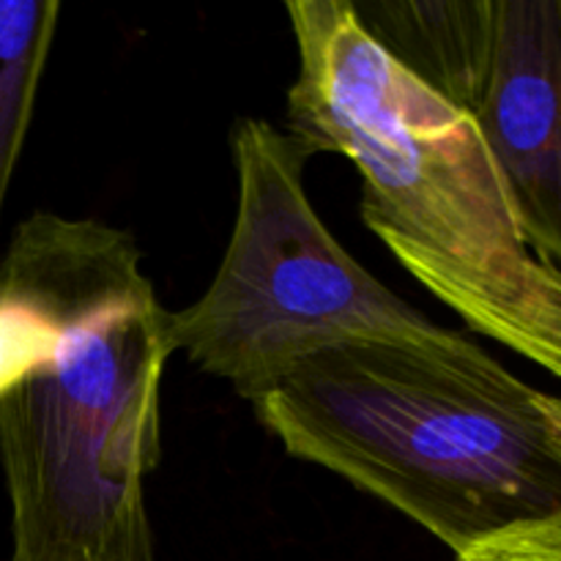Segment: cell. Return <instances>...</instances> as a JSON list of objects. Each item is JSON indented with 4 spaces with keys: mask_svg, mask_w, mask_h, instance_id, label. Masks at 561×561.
I'll list each match as a JSON object with an SVG mask.
<instances>
[{
    "mask_svg": "<svg viewBox=\"0 0 561 561\" xmlns=\"http://www.w3.org/2000/svg\"><path fill=\"white\" fill-rule=\"evenodd\" d=\"M170 310L135 236L36 211L0 252L5 561H153Z\"/></svg>",
    "mask_w": 561,
    "mask_h": 561,
    "instance_id": "6da1fadb",
    "label": "cell"
},
{
    "mask_svg": "<svg viewBox=\"0 0 561 561\" xmlns=\"http://www.w3.org/2000/svg\"><path fill=\"white\" fill-rule=\"evenodd\" d=\"M288 135L340 153L362 219L466 327L561 381V274L526 244L474 115L383 53L351 0H290Z\"/></svg>",
    "mask_w": 561,
    "mask_h": 561,
    "instance_id": "7a4b0ae2",
    "label": "cell"
},
{
    "mask_svg": "<svg viewBox=\"0 0 561 561\" xmlns=\"http://www.w3.org/2000/svg\"><path fill=\"white\" fill-rule=\"evenodd\" d=\"M252 405L285 453L381 499L455 557L561 518V398L466 334L340 345Z\"/></svg>",
    "mask_w": 561,
    "mask_h": 561,
    "instance_id": "3957f363",
    "label": "cell"
},
{
    "mask_svg": "<svg viewBox=\"0 0 561 561\" xmlns=\"http://www.w3.org/2000/svg\"><path fill=\"white\" fill-rule=\"evenodd\" d=\"M239 206L201 299L170 312L173 351L239 398L261 400L299 365L348 343L442 345L444 329L373 277L312 206L310 153L266 118L230 129Z\"/></svg>",
    "mask_w": 561,
    "mask_h": 561,
    "instance_id": "277c9868",
    "label": "cell"
},
{
    "mask_svg": "<svg viewBox=\"0 0 561 561\" xmlns=\"http://www.w3.org/2000/svg\"><path fill=\"white\" fill-rule=\"evenodd\" d=\"M474 121L526 244L561 274V0H493Z\"/></svg>",
    "mask_w": 561,
    "mask_h": 561,
    "instance_id": "5b68a950",
    "label": "cell"
},
{
    "mask_svg": "<svg viewBox=\"0 0 561 561\" xmlns=\"http://www.w3.org/2000/svg\"><path fill=\"white\" fill-rule=\"evenodd\" d=\"M362 27L409 75L474 113L493 49V0H351Z\"/></svg>",
    "mask_w": 561,
    "mask_h": 561,
    "instance_id": "8992f818",
    "label": "cell"
},
{
    "mask_svg": "<svg viewBox=\"0 0 561 561\" xmlns=\"http://www.w3.org/2000/svg\"><path fill=\"white\" fill-rule=\"evenodd\" d=\"M58 0H0V217L47 69Z\"/></svg>",
    "mask_w": 561,
    "mask_h": 561,
    "instance_id": "52a82bcc",
    "label": "cell"
},
{
    "mask_svg": "<svg viewBox=\"0 0 561 561\" xmlns=\"http://www.w3.org/2000/svg\"><path fill=\"white\" fill-rule=\"evenodd\" d=\"M491 537H499L504 546L535 561H561V518L510 526Z\"/></svg>",
    "mask_w": 561,
    "mask_h": 561,
    "instance_id": "ba28073f",
    "label": "cell"
},
{
    "mask_svg": "<svg viewBox=\"0 0 561 561\" xmlns=\"http://www.w3.org/2000/svg\"><path fill=\"white\" fill-rule=\"evenodd\" d=\"M455 559L458 561H535V559L524 557V553L513 551L510 546H504L499 537H485V540L469 546L463 553H458Z\"/></svg>",
    "mask_w": 561,
    "mask_h": 561,
    "instance_id": "9c48e42d",
    "label": "cell"
}]
</instances>
